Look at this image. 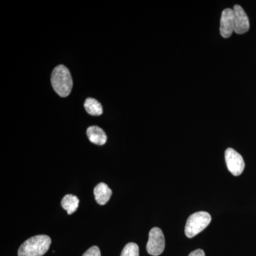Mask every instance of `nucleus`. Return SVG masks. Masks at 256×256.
<instances>
[{
    "instance_id": "nucleus-12",
    "label": "nucleus",
    "mask_w": 256,
    "mask_h": 256,
    "mask_svg": "<svg viewBox=\"0 0 256 256\" xmlns=\"http://www.w3.org/2000/svg\"><path fill=\"white\" fill-rule=\"evenodd\" d=\"M120 256H140L139 247L134 242H129L124 247Z\"/></svg>"
},
{
    "instance_id": "nucleus-7",
    "label": "nucleus",
    "mask_w": 256,
    "mask_h": 256,
    "mask_svg": "<svg viewBox=\"0 0 256 256\" xmlns=\"http://www.w3.org/2000/svg\"><path fill=\"white\" fill-rule=\"evenodd\" d=\"M234 32V14L233 9H225L220 18V33L224 38H229Z\"/></svg>"
},
{
    "instance_id": "nucleus-13",
    "label": "nucleus",
    "mask_w": 256,
    "mask_h": 256,
    "mask_svg": "<svg viewBox=\"0 0 256 256\" xmlns=\"http://www.w3.org/2000/svg\"><path fill=\"white\" fill-rule=\"evenodd\" d=\"M82 256H101L100 250L98 246H92L86 250Z\"/></svg>"
},
{
    "instance_id": "nucleus-5",
    "label": "nucleus",
    "mask_w": 256,
    "mask_h": 256,
    "mask_svg": "<svg viewBox=\"0 0 256 256\" xmlns=\"http://www.w3.org/2000/svg\"><path fill=\"white\" fill-rule=\"evenodd\" d=\"M225 160L227 168L232 174L239 176L242 174L245 168V162L238 152L232 148H228L225 151Z\"/></svg>"
},
{
    "instance_id": "nucleus-3",
    "label": "nucleus",
    "mask_w": 256,
    "mask_h": 256,
    "mask_svg": "<svg viewBox=\"0 0 256 256\" xmlns=\"http://www.w3.org/2000/svg\"><path fill=\"white\" fill-rule=\"evenodd\" d=\"M212 217L206 212H198L188 217L185 226V235L191 238L201 233L210 225Z\"/></svg>"
},
{
    "instance_id": "nucleus-1",
    "label": "nucleus",
    "mask_w": 256,
    "mask_h": 256,
    "mask_svg": "<svg viewBox=\"0 0 256 256\" xmlns=\"http://www.w3.org/2000/svg\"><path fill=\"white\" fill-rule=\"evenodd\" d=\"M50 82L54 90L60 97H67L72 92L73 80L65 66L58 65L52 72Z\"/></svg>"
},
{
    "instance_id": "nucleus-6",
    "label": "nucleus",
    "mask_w": 256,
    "mask_h": 256,
    "mask_svg": "<svg viewBox=\"0 0 256 256\" xmlns=\"http://www.w3.org/2000/svg\"><path fill=\"white\" fill-rule=\"evenodd\" d=\"M234 14V32L238 34L246 33L250 28V22L246 13L242 6L236 4L233 8Z\"/></svg>"
},
{
    "instance_id": "nucleus-4",
    "label": "nucleus",
    "mask_w": 256,
    "mask_h": 256,
    "mask_svg": "<svg viewBox=\"0 0 256 256\" xmlns=\"http://www.w3.org/2000/svg\"><path fill=\"white\" fill-rule=\"evenodd\" d=\"M165 240L162 230L158 227L152 228L149 233V239L146 244V252L150 255L158 256L164 252Z\"/></svg>"
},
{
    "instance_id": "nucleus-11",
    "label": "nucleus",
    "mask_w": 256,
    "mask_h": 256,
    "mask_svg": "<svg viewBox=\"0 0 256 256\" xmlns=\"http://www.w3.org/2000/svg\"><path fill=\"white\" fill-rule=\"evenodd\" d=\"M84 108L89 114L92 116H100L102 114V107L100 102L96 99L88 98L84 102Z\"/></svg>"
},
{
    "instance_id": "nucleus-10",
    "label": "nucleus",
    "mask_w": 256,
    "mask_h": 256,
    "mask_svg": "<svg viewBox=\"0 0 256 256\" xmlns=\"http://www.w3.org/2000/svg\"><path fill=\"white\" fill-rule=\"evenodd\" d=\"M79 200L77 196L72 194H67L62 200V206L66 210L68 215L72 214L78 208Z\"/></svg>"
},
{
    "instance_id": "nucleus-14",
    "label": "nucleus",
    "mask_w": 256,
    "mask_h": 256,
    "mask_svg": "<svg viewBox=\"0 0 256 256\" xmlns=\"http://www.w3.org/2000/svg\"><path fill=\"white\" fill-rule=\"evenodd\" d=\"M188 256H205V252L202 249H197L192 252Z\"/></svg>"
},
{
    "instance_id": "nucleus-9",
    "label": "nucleus",
    "mask_w": 256,
    "mask_h": 256,
    "mask_svg": "<svg viewBox=\"0 0 256 256\" xmlns=\"http://www.w3.org/2000/svg\"><path fill=\"white\" fill-rule=\"evenodd\" d=\"M86 133L89 140L97 146H104L107 141L106 132L98 126H90L88 128Z\"/></svg>"
},
{
    "instance_id": "nucleus-2",
    "label": "nucleus",
    "mask_w": 256,
    "mask_h": 256,
    "mask_svg": "<svg viewBox=\"0 0 256 256\" xmlns=\"http://www.w3.org/2000/svg\"><path fill=\"white\" fill-rule=\"evenodd\" d=\"M52 244V239L46 235H38L23 242L18 250V256H42L44 255Z\"/></svg>"
},
{
    "instance_id": "nucleus-8",
    "label": "nucleus",
    "mask_w": 256,
    "mask_h": 256,
    "mask_svg": "<svg viewBox=\"0 0 256 256\" xmlns=\"http://www.w3.org/2000/svg\"><path fill=\"white\" fill-rule=\"evenodd\" d=\"M94 193L97 203L100 205H105L110 200L112 190L106 184L101 182L94 188Z\"/></svg>"
}]
</instances>
